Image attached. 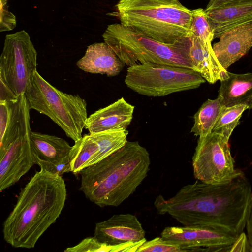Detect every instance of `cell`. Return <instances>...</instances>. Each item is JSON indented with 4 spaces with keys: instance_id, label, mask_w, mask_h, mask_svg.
<instances>
[{
    "instance_id": "6da1fadb",
    "label": "cell",
    "mask_w": 252,
    "mask_h": 252,
    "mask_svg": "<svg viewBox=\"0 0 252 252\" xmlns=\"http://www.w3.org/2000/svg\"><path fill=\"white\" fill-rule=\"evenodd\" d=\"M154 205L159 214H169L183 226L215 227L239 235L252 206V188L242 172L225 184L197 180L169 199L158 196Z\"/></svg>"
},
{
    "instance_id": "7a4b0ae2",
    "label": "cell",
    "mask_w": 252,
    "mask_h": 252,
    "mask_svg": "<svg viewBox=\"0 0 252 252\" xmlns=\"http://www.w3.org/2000/svg\"><path fill=\"white\" fill-rule=\"evenodd\" d=\"M67 196L62 176L40 169L21 189L3 223V239L15 248H33L60 216Z\"/></svg>"
},
{
    "instance_id": "3957f363",
    "label": "cell",
    "mask_w": 252,
    "mask_h": 252,
    "mask_svg": "<svg viewBox=\"0 0 252 252\" xmlns=\"http://www.w3.org/2000/svg\"><path fill=\"white\" fill-rule=\"evenodd\" d=\"M150 155L137 141L122 148L79 174V190L100 207L118 206L136 190L147 176Z\"/></svg>"
},
{
    "instance_id": "277c9868",
    "label": "cell",
    "mask_w": 252,
    "mask_h": 252,
    "mask_svg": "<svg viewBox=\"0 0 252 252\" xmlns=\"http://www.w3.org/2000/svg\"><path fill=\"white\" fill-rule=\"evenodd\" d=\"M120 24L159 42L173 44L192 35L191 11L178 0H119Z\"/></svg>"
},
{
    "instance_id": "5b68a950",
    "label": "cell",
    "mask_w": 252,
    "mask_h": 252,
    "mask_svg": "<svg viewBox=\"0 0 252 252\" xmlns=\"http://www.w3.org/2000/svg\"><path fill=\"white\" fill-rule=\"evenodd\" d=\"M102 37L128 67L153 63L193 69L189 56L190 37L183 42L165 44L120 23L109 25Z\"/></svg>"
},
{
    "instance_id": "8992f818",
    "label": "cell",
    "mask_w": 252,
    "mask_h": 252,
    "mask_svg": "<svg viewBox=\"0 0 252 252\" xmlns=\"http://www.w3.org/2000/svg\"><path fill=\"white\" fill-rule=\"evenodd\" d=\"M25 94L30 109L48 117L74 142L82 137L88 117L84 99L59 90L37 70Z\"/></svg>"
},
{
    "instance_id": "52a82bcc",
    "label": "cell",
    "mask_w": 252,
    "mask_h": 252,
    "mask_svg": "<svg viewBox=\"0 0 252 252\" xmlns=\"http://www.w3.org/2000/svg\"><path fill=\"white\" fill-rule=\"evenodd\" d=\"M124 81L133 91L150 97L196 89L206 82L192 69L153 63L128 67Z\"/></svg>"
},
{
    "instance_id": "ba28073f",
    "label": "cell",
    "mask_w": 252,
    "mask_h": 252,
    "mask_svg": "<svg viewBox=\"0 0 252 252\" xmlns=\"http://www.w3.org/2000/svg\"><path fill=\"white\" fill-rule=\"evenodd\" d=\"M234 129L223 127L199 137L192 159L195 179L210 184H225L242 172L234 167L229 144Z\"/></svg>"
},
{
    "instance_id": "9c48e42d",
    "label": "cell",
    "mask_w": 252,
    "mask_h": 252,
    "mask_svg": "<svg viewBox=\"0 0 252 252\" xmlns=\"http://www.w3.org/2000/svg\"><path fill=\"white\" fill-rule=\"evenodd\" d=\"M37 57L36 50L25 30L6 35L0 56V82L16 96L25 94L36 70Z\"/></svg>"
},
{
    "instance_id": "30bf717a",
    "label": "cell",
    "mask_w": 252,
    "mask_h": 252,
    "mask_svg": "<svg viewBox=\"0 0 252 252\" xmlns=\"http://www.w3.org/2000/svg\"><path fill=\"white\" fill-rule=\"evenodd\" d=\"M30 108L27 99L13 133L0 147V191L13 186L35 164L31 140Z\"/></svg>"
},
{
    "instance_id": "8fae6325",
    "label": "cell",
    "mask_w": 252,
    "mask_h": 252,
    "mask_svg": "<svg viewBox=\"0 0 252 252\" xmlns=\"http://www.w3.org/2000/svg\"><path fill=\"white\" fill-rule=\"evenodd\" d=\"M238 236L225 229L203 226H169L161 233L188 252H228Z\"/></svg>"
},
{
    "instance_id": "7c38bea8",
    "label": "cell",
    "mask_w": 252,
    "mask_h": 252,
    "mask_svg": "<svg viewBox=\"0 0 252 252\" xmlns=\"http://www.w3.org/2000/svg\"><path fill=\"white\" fill-rule=\"evenodd\" d=\"M31 140L34 163L40 169L61 176L70 172L72 146L65 140L31 131Z\"/></svg>"
},
{
    "instance_id": "4fadbf2b",
    "label": "cell",
    "mask_w": 252,
    "mask_h": 252,
    "mask_svg": "<svg viewBox=\"0 0 252 252\" xmlns=\"http://www.w3.org/2000/svg\"><path fill=\"white\" fill-rule=\"evenodd\" d=\"M204 10L214 39L227 30L252 22V0H210Z\"/></svg>"
},
{
    "instance_id": "5bb4252c",
    "label": "cell",
    "mask_w": 252,
    "mask_h": 252,
    "mask_svg": "<svg viewBox=\"0 0 252 252\" xmlns=\"http://www.w3.org/2000/svg\"><path fill=\"white\" fill-rule=\"evenodd\" d=\"M145 231L137 218L131 214H119L95 224L94 235L110 245L146 240Z\"/></svg>"
},
{
    "instance_id": "9a60e30c",
    "label": "cell",
    "mask_w": 252,
    "mask_h": 252,
    "mask_svg": "<svg viewBox=\"0 0 252 252\" xmlns=\"http://www.w3.org/2000/svg\"><path fill=\"white\" fill-rule=\"evenodd\" d=\"M218 38L213 49L221 65L226 70L252 47V22L227 30Z\"/></svg>"
},
{
    "instance_id": "2e32d148",
    "label": "cell",
    "mask_w": 252,
    "mask_h": 252,
    "mask_svg": "<svg viewBox=\"0 0 252 252\" xmlns=\"http://www.w3.org/2000/svg\"><path fill=\"white\" fill-rule=\"evenodd\" d=\"M134 108V105L121 97L88 116L85 128L91 134L126 128L132 120Z\"/></svg>"
},
{
    "instance_id": "e0dca14e",
    "label": "cell",
    "mask_w": 252,
    "mask_h": 252,
    "mask_svg": "<svg viewBox=\"0 0 252 252\" xmlns=\"http://www.w3.org/2000/svg\"><path fill=\"white\" fill-rule=\"evenodd\" d=\"M81 70L92 74L118 75L125 66L105 42L95 43L87 47L84 55L76 63Z\"/></svg>"
},
{
    "instance_id": "ac0fdd59",
    "label": "cell",
    "mask_w": 252,
    "mask_h": 252,
    "mask_svg": "<svg viewBox=\"0 0 252 252\" xmlns=\"http://www.w3.org/2000/svg\"><path fill=\"white\" fill-rule=\"evenodd\" d=\"M218 97L224 107L237 105L252 109V73L235 74L227 71L220 81Z\"/></svg>"
},
{
    "instance_id": "d6986e66",
    "label": "cell",
    "mask_w": 252,
    "mask_h": 252,
    "mask_svg": "<svg viewBox=\"0 0 252 252\" xmlns=\"http://www.w3.org/2000/svg\"><path fill=\"white\" fill-rule=\"evenodd\" d=\"M189 56L193 70L209 83L213 84L226 76L227 70L221 65L213 49L206 47L193 34L190 37Z\"/></svg>"
},
{
    "instance_id": "ffe728a7",
    "label": "cell",
    "mask_w": 252,
    "mask_h": 252,
    "mask_svg": "<svg viewBox=\"0 0 252 252\" xmlns=\"http://www.w3.org/2000/svg\"><path fill=\"white\" fill-rule=\"evenodd\" d=\"M222 107L218 97L206 100L194 115V124L190 132L199 137L211 133Z\"/></svg>"
},
{
    "instance_id": "44dd1931",
    "label": "cell",
    "mask_w": 252,
    "mask_h": 252,
    "mask_svg": "<svg viewBox=\"0 0 252 252\" xmlns=\"http://www.w3.org/2000/svg\"><path fill=\"white\" fill-rule=\"evenodd\" d=\"M144 241L127 242L119 245H110L101 242L94 236L84 238L77 245L66 248L65 252H136Z\"/></svg>"
},
{
    "instance_id": "7402d4cb",
    "label": "cell",
    "mask_w": 252,
    "mask_h": 252,
    "mask_svg": "<svg viewBox=\"0 0 252 252\" xmlns=\"http://www.w3.org/2000/svg\"><path fill=\"white\" fill-rule=\"evenodd\" d=\"M190 30L193 35L198 37L206 47L213 49L212 41L214 39V34L204 9L192 10Z\"/></svg>"
},
{
    "instance_id": "603a6c76",
    "label": "cell",
    "mask_w": 252,
    "mask_h": 252,
    "mask_svg": "<svg viewBox=\"0 0 252 252\" xmlns=\"http://www.w3.org/2000/svg\"><path fill=\"white\" fill-rule=\"evenodd\" d=\"M247 109H249L248 106L244 105L223 106L213 130L225 126L236 127L239 123L242 113Z\"/></svg>"
},
{
    "instance_id": "cb8c5ba5",
    "label": "cell",
    "mask_w": 252,
    "mask_h": 252,
    "mask_svg": "<svg viewBox=\"0 0 252 252\" xmlns=\"http://www.w3.org/2000/svg\"><path fill=\"white\" fill-rule=\"evenodd\" d=\"M138 252H185L188 251L178 244L163 237L146 241L137 249Z\"/></svg>"
},
{
    "instance_id": "d4e9b609",
    "label": "cell",
    "mask_w": 252,
    "mask_h": 252,
    "mask_svg": "<svg viewBox=\"0 0 252 252\" xmlns=\"http://www.w3.org/2000/svg\"><path fill=\"white\" fill-rule=\"evenodd\" d=\"M0 31L12 30L16 26L15 16L8 10L7 0H0Z\"/></svg>"
},
{
    "instance_id": "484cf974",
    "label": "cell",
    "mask_w": 252,
    "mask_h": 252,
    "mask_svg": "<svg viewBox=\"0 0 252 252\" xmlns=\"http://www.w3.org/2000/svg\"><path fill=\"white\" fill-rule=\"evenodd\" d=\"M250 252V245L247 235L243 232L230 246L228 252Z\"/></svg>"
},
{
    "instance_id": "4316f807",
    "label": "cell",
    "mask_w": 252,
    "mask_h": 252,
    "mask_svg": "<svg viewBox=\"0 0 252 252\" xmlns=\"http://www.w3.org/2000/svg\"><path fill=\"white\" fill-rule=\"evenodd\" d=\"M246 227L250 245V252H252V206L246 222Z\"/></svg>"
}]
</instances>
